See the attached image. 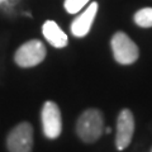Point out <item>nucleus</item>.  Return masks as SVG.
<instances>
[{"label":"nucleus","mask_w":152,"mask_h":152,"mask_svg":"<svg viewBox=\"0 0 152 152\" xmlns=\"http://www.w3.org/2000/svg\"><path fill=\"white\" fill-rule=\"evenodd\" d=\"M46 57V47L38 39H31L22 45L15 52L14 60L20 67H33L41 64Z\"/></svg>","instance_id":"3"},{"label":"nucleus","mask_w":152,"mask_h":152,"mask_svg":"<svg viewBox=\"0 0 152 152\" xmlns=\"http://www.w3.org/2000/svg\"><path fill=\"white\" fill-rule=\"evenodd\" d=\"M42 126L43 133L47 138H57L62 131L61 112L57 104L53 102H46L42 109Z\"/></svg>","instance_id":"5"},{"label":"nucleus","mask_w":152,"mask_h":152,"mask_svg":"<svg viewBox=\"0 0 152 152\" xmlns=\"http://www.w3.org/2000/svg\"><path fill=\"white\" fill-rule=\"evenodd\" d=\"M89 3V0H65V9L70 14H75Z\"/></svg>","instance_id":"10"},{"label":"nucleus","mask_w":152,"mask_h":152,"mask_svg":"<svg viewBox=\"0 0 152 152\" xmlns=\"http://www.w3.org/2000/svg\"><path fill=\"white\" fill-rule=\"evenodd\" d=\"M134 132V118L129 109H123L117 119L115 145L118 150H124L129 146Z\"/></svg>","instance_id":"6"},{"label":"nucleus","mask_w":152,"mask_h":152,"mask_svg":"<svg viewBox=\"0 0 152 152\" xmlns=\"http://www.w3.org/2000/svg\"><path fill=\"white\" fill-rule=\"evenodd\" d=\"M42 32H43L46 39L56 48H64L69 43V38L66 36V33L53 20H47L43 24Z\"/></svg>","instance_id":"8"},{"label":"nucleus","mask_w":152,"mask_h":152,"mask_svg":"<svg viewBox=\"0 0 152 152\" xmlns=\"http://www.w3.org/2000/svg\"><path fill=\"white\" fill-rule=\"evenodd\" d=\"M134 22L137 26L142 28H151L152 27V8L140 9L134 14Z\"/></svg>","instance_id":"9"},{"label":"nucleus","mask_w":152,"mask_h":152,"mask_svg":"<svg viewBox=\"0 0 152 152\" xmlns=\"http://www.w3.org/2000/svg\"><path fill=\"white\" fill-rule=\"evenodd\" d=\"M3 1H4V0H0V4H1V3H3Z\"/></svg>","instance_id":"12"},{"label":"nucleus","mask_w":152,"mask_h":152,"mask_svg":"<svg viewBox=\"0 0 152 152\" xmlns=\"http://www.w3.org/2000/svg\"><path fill=\"white\" fill-rule=\"evenodd\" d=\"M104 129V118L98 109H88L77 119L76 132L86 143H93L102 136Z\"/></svg>","instance_id":"1"},{"label":"nucleus","mask_w":152,"mask_h":152,"mask_svg":"<svg viewBox=\"0 0 152 152\" xmlns=\"http://www.w3.org/2000/svg\"><path fill=\"white\" fill-rule=\"evenodd\" d=\"M7 147L9 152H32L33 128L29 123H19L9 132Z\"/></svg>","instance_id":"4"},{"label":"nucleus","mask_w":152,"mask_h":152,"mask_svg":"<svg viewBox=\"0 0 152 152\" xmlns=\"http://www.w3.org/2000/svg\"><path fill=\"white\" fill-rule=\"evenodd\" d=\"M112 51L113 56L118 64L131 65L136 62L140 56L137 45L133 42L126 33L117 32L112 38Z\"/></svg>","instance_id":"2"},{"label":"nucleus","mask_w":152,"mask_h":152,"mask_svg":"<svg viewBox=\"0 0 152 152\" xmlns=\"http://www.w3.org/2000/svg\"><path fill=\"white\" fill-rule=\"evenodd\" d=\"M96 12H98V3H91V5H89L86 10L72 22L71 32H72L75 37H84L88 34L90 28L93 26Z\"/></svg>","instance_id":"7"},{"label":"nucleus","mask_w":152,"mask_h":152,"mask_svg":"<svg viewBox=\"0 0 152 152\" xmlns=\"http://www.w3.org/2000/svg\"><path fill=\"white\" fill-rule=\"evenodd\" d=\"M110 131H112V129H110L109 127H108V128H105V133H110Z\"/></svg>","instance_id":"11"}]
</instances>
